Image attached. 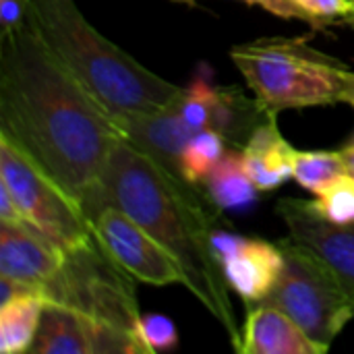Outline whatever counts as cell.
I'll return each instance as SVG.
<instances>
[{
  "instance_id": "277c9868",
  "label": "cell",
  "mask_w": 354,
  "mask_h": 354,
  "mask_svg": "<svg viewBox=\"0 0 354 354\" xmlns=\"http://www.w3.org/2000/svg\"><path fill=\"white\" fill-rule=\"evenodd\" d=\"M255 102L266 114L344 102L351 68L305 37H259L230 50Z\"/></svg>"
},
{
  "instance_id": "9a60e30c",
  "label": "cell",
  "mask_w": 354,
  "mask_h": 354,
  "mask_svg": "<svg viewBox=\"0 0 354 354\" xmlns=\"http://www.w3.org/2000/svg\"><path fill=\"white\" fill-rule=\"evenodd\" d=\"M247 174L259 191H276L295 174L297 149L284 139L276 116H268L249 135L241 149Z\"/></svg>"
},
{
  "instance_id": "ffe728a7",
  "label": "cell",
  "mask_w": 354,
  "mask_h": 354,
  "mask_svg": "<svg viewBox=\"0 0 354 354\" xmlns=\"http://www.w3.org/2000/svg\"><path fill=\"white\" fill-rule=\"evenodd\" d=\"M348 172L346 160L342 151H299L295 160V174L292 178L309 193L317 195L328 183H332L336 176Z\"/></svg>"
},
{
  "instance_id": "5b68a950",
  "label": "cell",
  "mask_w": 354,
  "mask_h": 354,
  "mask_svg": "<svg viewBox=\"0 0 354 354\" xmlns=\"http://www.w3.org/2000/svg\"><path fill=\"white\" fill-rule=\"evenodd\" d=\"M133 280L93 232L87 241L62 249V263L41 288V297L46 303L68 307L95 324L131 336L143 348L139 340L141 311Z\"/></svg>"
},
{
  "instance_id": "2e32d148",
  "label": "cell",
  "mask_w": 354,
  "mask_h": 354,
  "mask_svg": "<svg viewBox=\"0 0 354 354\" xmlns=\"http://www.w3.org/2000/svg\"><path fill=\"white\" fill-rule=\"evenodd\" d=\"M97 324L54 303H46L41 324L31 346L33 354H95Z\"/></svg>"
},
{
  "instance_id": "8992f818",
  "label": "cell",
  "mask_w": 354,
  "mask_h": 354,
  "mask_svg": "<svg viewBox=\"0 0 354 354\" xmlns=\"http://www.w3.org/2000/svg\"><path fill=\"white\" fill-rule=\"evenodd\" d=\"M278 245L284 255V268L278 284L261 303L282 309L311 340L330 351L354 317L353 301L334 270L315 251L290 236Z\"/></svg>"
},
{
  "instance_id": "7402d4cb",
  "label": "cell",
  "mask_w": 354,
  "mask_h": 354,
  "mask_svg": "<svg viewBox=\"0 0 354 354\" xmlns=\"http://www.w3.org/2000/svg\"><path fill=\"white\" fill-rule=\"evenodd\" d=\"M299 6L309 25L315 29H328L334 25L354 27V4L351 0H290Z\"/></svg>"
},
{
  "instance_id": "30bf717a",
  "label": "cell",
  "mask_w": 354,
  "mask_h": 354,
  "mask_svg": "<svg viewBox=\"0 0 354 354\" xmlns=\"http://www.w3.org/2000/svg\"><path fill=\"white\" fill-rule=\"evenodd\" d=\"M276 212L292 241L326 259L354 305V224H332L315 209L313 201L292 197L280 199Z\"/></svg>"
},
{
  "instance_id": "6da1fadb",
  "label": "cell",
  "mask_w": 354,
  "mask_h": 354,
  "mask_svg": "<svg viewBox=\"0 0 354 354\" xmlns=\"http://www.w3.org/2000/svg\"><path fill=\"white\" fill-rule=\"evenodd\" d=\"M0 135L89 216L120 139L116 120L44 50L33 31L0 37Z\"/></svg>"
},
{
  "instance_id": "f1b7e54d",
  "label": "cell",
  "mask_w": 354,
  "mask_h": 354,
  "mask_svg": "<svg viewBox=\"0 0 354 354\" xmlns=\"http://www.w3.org/2000/svg\"><path fill=\"white\" fill-rule=\"evenodd\" d=\"M353 108H354V104H353ZM344 145H354V133H353V137H351V139H348V141H346Z\"/></svg>"
},
{
  "instance_id": "8fae6325",
  "label": "cell",
  "mask_w": 354,
  "mask_h": 354,
  "mask_svg": "<svg viewBox=\"0 0 354 354\" xmlns=\"http://www.w3.org/2000/svg\"><path fill=\"white\" fill-rule=\"evenodd\" d=\"M214 247L230 288L243 299V303L257 305L266 301L278 284L284 268L280 245L216 230Z\"/></svg>"
},
{
  "instance_id": "603a6c76",
  "label": "cell",
  "mask_w": 354,
  "mask_h": 354,
  "mask_svg": "<svg viewBox=\"0 0 354 354\" xmlns=\"http://www.w3.org/2000/svg\"><path fill=\"white\" fill-rule=\"evenodd\" d=\"M139 340L145 354L168 353L178 346V332L170 317L160 313L141 315L139 322Z\"/></svg>"
},
{
  "instance_id": "3957f363",
  "label": "cell",
  "mask_w": 354,
  "mask_h": 354,
  "mask_svg": "<svg viewBox=\"0 0 354 354\" xmlns=\"http://www.w3.org/2000/svg\"><path fill=\"white\" fill-rule=\"evenodd\" d=\"M27 25L44 50L116 120L158 112L183 87L156 75L102 35L75 0H29Z\"/></svg>"
},
{
  "instance_id": "7a4b0ae2",
  "label": "cell",
  "mask_w": 354,
  "mask_h": 354,
  "mask_svg": "<svg viewBox=\"0 0 354 354\" xmlns=\"http://www.w3.org/2000/svg\"><path fill=\"white\" fill-rule=\"evenodd\" d=\"M102 189L106 201L124 209L178 261L183 286L220 324L236 351L243 328L214 247L218 207L207 193L166 172L122 137L110 151Z\"/></svg>"
},
{
  "instance_id": "d4e9b609",
  "label": "cell",
  "mask_w": 354,
  "mask_h": 354,
  "mask_svg": "<svg viewBox=\"0 0 354 354\" xmlns=\"http://www.w3.org/2000/svg\"><path fill=\"white\" fill-rule=\"evenodd\" d=\"M172 2L195 4L197 0H172ZM243 2L245 4H251V6H259V8H263V10H268V12H272L276 17H282V19H299V21H303V23L309 25L307 15L299 6H295L290 0H243Z\"/></svg>"
},
{
  "instance_id": "44dd1931",
  "label": "cell",
  "mask_w": 354,
  "mask_h": 354,
  "mask_svg": "<svg viewBox=\"0 0 354 354\" xmlns=\"http://www.w3.org/2000/svg\"><path fill=\"white\" fill-rule=\"evenodd\" d=\"M315 209L332 224L351 226L354 224V176L344 172L328 183L313 201Z\"/></svg>"
},
{
  "instance_id": "ba28073f",
  "label": "cell",
  "mask_w": 354,
  "mask_h": 354,
  "mask_svg": "<svg viewBox=\"0 0 354 354\" xmlns=\"http://www.w3.org/2000/svg\"><path fill=\"white\" fill-rule=\"evenodd\" d=\"M89 224L108 253L137 282L153 286L183 284L178 261L116 203L100 205L89 216Z\"/></svg>"
},
{
  "instance_id": "7c38bea8",
  "label": "cell",
  "mask_w": 354,
  "mask_h": 354,
  "mask_svg": "<svg viewBox=\"0 0 354 354\" xmlns=\"http://www.w3.org/2000/svg\"><path fill=\"white\" fill-rule=\"evenodd\" d=\"M62 263V249L27 222H0V276L41 292Z\"/></svg>"
},
{
  "instance_id": "cb8c5ba5",
  "label": "cell",
  "mask_w": 354,
  "mask_h": 354,
  "mask_svg": "<svg viewBox=\"0 0 354 354\" xmlns=\"http://www.w3.org/2000/svg\"><path fill=\"white\" fill-rule=\"evenodd\" d=\"M29 0H0V37H8L27 27Z\"/></svg>"
},
{
  "instance_id": "9c48e42d",
  "label": "cell",
  "mask_w": 354,
  "mask_h": 354,
  "mask_svg": "<svg viewBox=\"0 0 354 354\" xmlns=\"http://www.w3.org/2000/svg\"><path fill=\"white\" fill-rule=\"evenodd\" d=\"M178 108L191 131H218L236 149H243L253 129L270 116L255 97L249 100L239 87H220L207 75H197L183 87Z\"/></svg>"
},
{
  "instance_id": "52a82bcc",
  "label": "cell",
  "mask_w": 354,
  "mask_h": 354,
  "mask_svg": "<svg viewBox=\"0 0 354 354\" xmlns=\"http://www.w3.org/2000/svg\"><path fill=\"white\" fill-rule=\"evenodd\" d=\"M0 183L10 191L23 222L60 249L79 245L93 234L83 207L2 135Z\"/></svg>"
},
{
  "instance_id": "4fadbf2b",
  "label": "cell",
  "mask_w": 354,
  "mask_h": 354,
  "mask_svg": "<svg viewBox=\"0 0 354 354\" xmlns=\"http://www.w3.org/2000/svg\"><path fill=\"white\" fill-rule=\"evenodd\" d=\"M116 127L122 139L149 156L158 166L178 178H185L180 172V156L195 131L185 122L178 102L158 112L116 118Z\"/></svg>"
},
{
  "instance_id": "f546056e",
  "label": "cell",
  "mask_w": 354,
  "mask_h": 354,
  "mask_svg": "<svg viewBox=\"0 0 354 354\" xmlns=\"http://www.w3.org/2000/svg\"><path fill=\"white\" fill-rule=\"evenodd\" d=\"M351 2H353V4H354V0H351Z\"/></svg>"
},
{
  "instance_id": "d6986e66",
  "label": "cell",
  "mask_w": 354,
  "mask_h": 354,
  "mask_svg": "<svg viewBox=\"0 0 354 354\" xmlns=\"http://www.w3.org/2000/svg\"><path fill=\"white\" fill-rule=\"evenodd\" d=\"M228 147L230 145L218 131L203 129L193 133L180 156V172L185 180L195 187H203L205 178L224 158Z\"/></svg>"
},
{
  "instance_id": "83f0119b",
  "label": "cell",
  "mask_w": 354,
  "mask_h": 354,
  "mask_svg": "<svg viewBox=\"0 0 354 354\" xmlns=\"http://www.w3.org/2000/svg\"><path fill=\"white\" fill-rule=\"evenodd\" d=\"M344 104L353 106L354 104V71H351L348 81H346V89H344Z\"/></svg>"
},
{
  "instance_id": "4316f807",
  "label": "cell",
  "mask_w": 354,
  "mask_h": 354,
  "mask_svg": "<svg viewBox=\"0 0 354 354\" xmlns=\"http://www.w3.org/2000/svg\"><path fill=\"white\" fill-rule=\"evenodd\" d=\"M340 151H342V156H344V160H346L348 172L354 176V145H342Z\"/></svg>"
},
{
  "instance_id": "484cf974",
  "label": "cell",
  "mask_w": 354,
  "mask_h": 354,
  "mask_svg": "<svg viewBox=\"0 0 354 354\" xmlns=\"http://www.w3.org/2000/svg\"><path fill=\"white\" fill-rule=\"evenodd\" d=\"M0 222H23L10 191L0 183Z\"/></svg>"
},
{
  "instance_id": "ac0fdd59",
  "label": "cell",
  "mask_w": 354,
  "mask_h": 354,
  "mask_svg": "<svg viewBox=\"0 0 354 354\" xmlns=\"http://www.w3.org/2000/svg\"><path fill=\"white\" fill-rule=\"evenodd\" d=\"M203 191L218 209H243L255 201L259 189L247 174L241 149L228 147L224 158L205 178Z\"/></svg>"
},
{
  "instance_id": "e0dca14e",
  "label": "cell",
  "mask_w": 354,
  "mask_h": 354,
  "mask_svg": "<svg viewBox=\"0 0 354 354\" xmlns=\"http://www.w3.org/2000/svg\"><path fill=\"white\" fill-rule=\"evenodd\" d=\"M46 299L37 290H27L0 305V353H31L35 342Z\"/></svg>"
},
{
  "instance_id": "5bb4252c",
  "label": "cell",
  "mask_w": 354,
  "mask_h": 354,
  "mask_svg": "<svg viewBox=\"0 0 354 354\" xmlns=\"http://www.w3.org/2000/svg\"><path fill=\"white\" fill-rule=\"evenodd\" d=\"M241 354H326L328 348L311 340L305 330L272 303L251 305L243 328Z\"/></svg>"
}]
</instances>
